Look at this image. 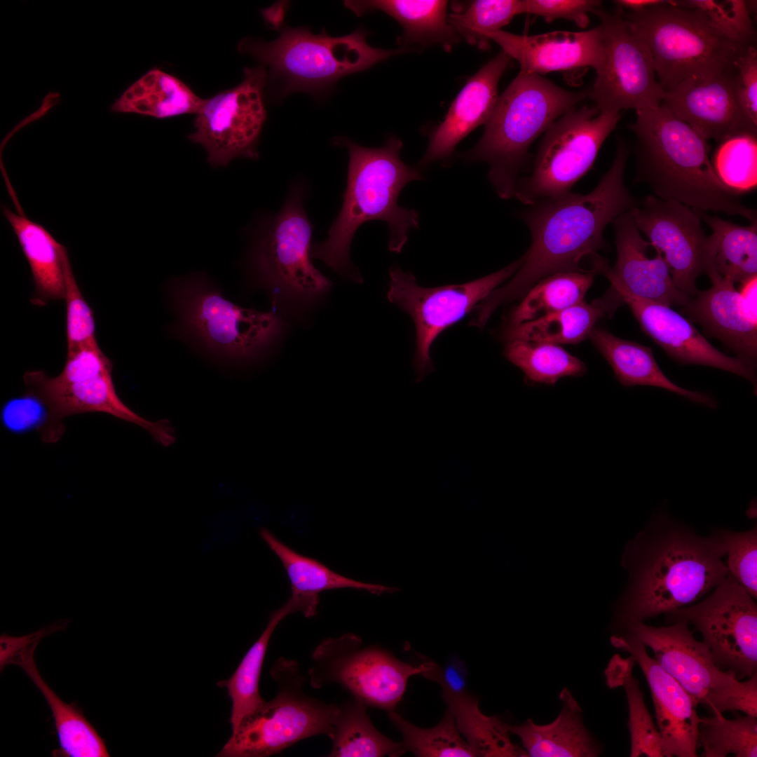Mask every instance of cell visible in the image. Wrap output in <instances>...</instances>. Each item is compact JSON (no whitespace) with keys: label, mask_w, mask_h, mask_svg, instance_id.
<instances>
[{"label":"cell","mask_w":757,"mask_h":757,"mask_svg":"<svg viewBox=\"0 0 757 757\" xmlns=\"http://www.w3.org/2000/svg\"><path fill=\"white\" fill-rule=\"evenodd\" d=\"M628 155L627 145L620 141L613 164L593 191L543 200L523 213L531 233V246L513 278L476 306L478 322L486 324L498 306L522 298L549 275L588 271L582 262L599 256L607 224L637 205L624 182Z\"/></svg>","instance_id":"obj_1"},{"label":"cell","mask_w":757,"mask_h":757,"mask_svg":"<svg viewBox=\"0 0 757 757\" xmlns=\"http://www.w3.org/2000/svg\"><path fill=\"white\" fill-rule=\"evenodd\" d=\"M725 545L716 534L702 537L686 525L657 516L627 547L629 580L615 625L625 628L686 606L728 575Z\"/></svg>","instance_id":"obj_2"},{"label":"cell","mask_w":757,"mask_h":757,"mask_svg":"<svg viewBox=\"0 0 757 757\" xmlns=\"http://www.w3.org/2000/svg\"><path fill=\"white\" fill-rule=\"evenodd\" d=\"M332 142L348 151L346 189L341 209L327 239L313 245L311 258L322 261L346 278L362 282L349 259L355 231L367 221H383L390 230L389 250L400 252L407 241L408 231L418 228L419 215L414 210L400 206L398 197L407 184L422 176L402 161V142L397 137H390L378 148L360 146L343 136L334 137Z\"/></svg>","instance_id":"obj_3"},{"label":"cell","mask_w":757,"mask_h":757,"mask_svg":"<svg viewBox=\"0 0 757 757\" xmlns=\"http://www.w3.org/2000/svg\"><path fill=\"white\" fill-rule=\"evenodd\" d=\"M636 111L629 128L636 139V182L662 199L756 221V210L718 177L707 139L662 104Z\"/></svg>","instance_id":"obj_4"},{"label":"cell","mask_w":757,"mask_h":757,"mask_svg":"<svg viewBox=\"0 0 757 757\" xmlns=\"http://www.w3.org/2000/svg\"><path fill=\"white\" fill-rule=\"evenodd\" d=\"M367 34L362 27L344 36H332L325 30L315 34L306 27L285 26L274 41L245 37L238 43V50L250 55L265 68L271 99L280 100L295 92L321 99L341 78L407 50L372 47L367 42Z\"/></svg>","instance_id":"obj_5"},{"label":"cell","mask_w":757,"mask_h":757,"mask_svg":"<svg viewBox=\"0 0 757 757\" xmlns=\"http://www.w3.org/2000/svg\"><path fill=\"white\" fill-rule=\"evenodd\" d=\"M587 92L567 90L540 75L519 71L498 97L479 141L462 156L487 163L488 178L497 194L513 197L530 145Z\"/></svg>","instance_id":"obj_6"},{"label":"cell","mask_w":757,"mask_h":757,"mask_svg":"<svg viewBox=\"0 0 757 757\" xmlns=\"http://www.w3.org/2000/svg\"><path fill=\"white\" fill-rule=\"evenodd\" d=\"M622 15L649 46L664 93L689 77L737 70L739 59L750 46L728 37L700 12L670 1Z\"/></svg>","instance_id":"obj_7"},{"label":"cell","mask_w":757,"mask_h":757,"mask_svg":"<svg viewBox=\"0 0 757 757\" xmlns=\"http://www.w3.org/2000/svg\"><path fill=\"white\" fill-rule=\"evenodd\" d=\"M112 363L98 344L67 351L62 371L49 376L43 371H27V393L46 407V421L39 431L45 442H57L69 416L89 412L108 414L147 430L156 442L168 446L175 441L174 428L167 420L149 421L136 414L119 398L111 376Z\"/></svg>","instance_id":"obj_8"},{"label":"cell","mask_w":757,"mask_h":757,"mask_svg":"<svg viewBox=\"0 0 757 757\" xmlns=\"http://www.w3.org/2000/svg\"><path fill=\"white\" fill-rule=\"evenodd\" d=\"M170 293L178 315V335L216 356L234 361L257 357L283 331L277 313L234 304L203 275L173 280Z\"/></svg>","instance_id":"obj_9"},{"label":"cell","mask_w":757,"mask_h":757,"mask_svg":"<svg viewBox=\"0 0 757 757\" xmlns=\"http://www.w3.org/2000/svg\"><path fill=\"white\" fill-rule=\"evenodd\" d=\"M312 226L295 189L257 241L250 257L252 275L279 311L297 315L332 286L311 261Z\"/></svg>","instance_id":"obj_10"},{"label":"cell","mask_w":757,"mask_h":757,"mask_svg":"<svg viewBox=\"0 0 757 757\" xmlns=\"http://www.w3.org/2000/svg\"><path fill=\"white\" fill-rule=\"evenodd\" d=\"M277 695L245 719L218 752L221 757H266L317 735L331 738L338 709L304 693L294 660L279 658L271 669Z\"/></svg>","instance_id":"obj_11"},{"label":"cell","mask_w":757,"mask_h":757,"mask_svg":"<svg viewBox=\"0 0 757 757\" xmlns=\"http://www.w3.org/2000/svg\"><path fill=\"white\" fill-rule=\"evenodd\" d=\"M650 648L660 665L714 714L740 711L757 717V676L740 681L723 671L707 646L693 636L685 622L652 627L639 622L625 628Z\"/></svg>","instance_id":"obj_12"},{"label":"cell","mask_w":757,"mask_h":757,"mask_svg":"<svg viewBox=\"0 0 757 757\" xmlns=\"http://www.w3.org/2000/svg\"><path fill=\"white\" fill-rule=\"evenodd\" d=\"M620 118L618 112H599L595 106L565 113L545 131L533 170L519 177L514 196L531 206L571 193L592 166Z\"/></svg>","instance_id":"obj_13"},{"label":"cell","mask_w":757,"mask_h":757,"mask_svg":"<svg viewBox=\"0 0 757 757\" xmlns=\"http://www.w3.org/2000/svg\"><path fill=\"white\" fill-rule=\"evenodd\" d=\"M522 257L483 278L460 285L423 287L409 272L393 266L389 271L388 300L412 318L416 332L413 365L419 382L435 369L430 348L438 336L464 318L492 291L512 275Z\"/></svg>","instance_id":"obj_14"},{"label":"cell","mask_w":757,"mask_h":757,"mask_svg":"<svg viewBox=\"0 0 757 757\" xmlns=\"http://www.w3.org/2000/svg\"><path fill=\"white\" fill-rule=\"evenodd\" d=\"M603 57L587 95L599 112L636 111L662 104L664 92L656 76L654 60L644 39L623 16L599 8Z\"/></svg>","instance_id":"obj_15"},{"label":"cell","mask_w":757,"mask_h":757,"mask_svg":"<svg viewBox=\"0 0 757 757\" xmlns=\"http://www.w3.org/2000/svg\"><path fill=\"white\" fill-rule=\"evenodd\" d=\"M664 614L670 622L693 625L721 669L738 679L756 674V603L730 573L702 601Z\"/></svg>","instance_id":"obj_16"},{"label":"cell","mask_w":757,"mask_h":757,"mask_svg":"<svg viewBox=\"0 0 757 757\" xmlns=\"http://www.w3.org/2000/svg\"><path fill=\"white\" fill-rule=\"evenodd\" d=\"M237 86L204 100L196 114L194 131L189 139L202 146L207 162L227 166L236 158H258L259 135L266 119L265 68L246 67Z\"/></svg>","instance_id":"obj_17"},{"label":"cell","mask_w":757,"mask_h":757,"mask_svg":"<svg viewBox=\"0 0 757 757\" xmlns=\"http://www.w3.org/2000/svg\"><path fill=\"white\" fill-rule=\"evenodd\" d=\"M312 660L313 688L336 683L367 706L383 710L400 700L410 676L407 663L383 649L362 648L361 639L350 633L322 641Z\"/></svg>","instance_id":"obj_18"},{"label":"cell","mask_w":757,"mask_h":757,"mask_svg":"<svg viewBox=\"0 0 757 757\" xmlns=\"http://www.w3.org/2000/svg\"><path fill=\"white\" fill-rule=\"evenodd\" d=\"M632 213L639 231L664 257L676 287L695 296L696 280L706 273L709 243L697 212L678 200L650 195Z\"/></svg>","instance_id":"obj_19"},{"label":"cell","mask_w":757,"mask_h":757,"mask_svg":"<svg viewBox=\"0 0 757 757\" xmlns=\"http://www.w3.org/2000/svg\"><path fill=\"white\" fill-rule=\"evenodd\" d=\"M662 104L707 140L756 135L757 123L740 101L737 68L713 76L687 78L664 93Z\"/></svg>","instance_id":"obj_20"},{"label":"cell","mask_w":757,"mask_h":757,"mask_svg":"<svg viewBox=\"0 0 757 757\" xmlns=\"http://www.w3.org/2000/svg\"><path fill=\"white\" fill-rule=\"evenodd\" d=\"M611 644L626 651L637 662L649 685L655 717L665 757H695L701 721L697 702L646 650L636 636L627 632L614 635Z\"/></svg>","instance_id":"obj_21"},{"label":"cell","mask_w":757,"mask_h":757,"mask_svg":"<svg viewBox=\"0 0 757 757\" xmlns=\"http://www.w3.org/2000/svg\"><path fill=\"white\" fill-rule=\"evenodd\" d=\"M756 276L739 291L729 280L712 283L698 291L683 307L691 321L735 352L737 357L755 368L757 355Z\"/></svg>","instance_id":"obj_22"},{"label":"cell","mask_w":757,"mask_h":757,"mask_svg":"<svg viewBox=\"0 0 757 757\" xmlns=\"http://www.w3.org/2000/svg\"><path fill=\"white\" fill-rule=\"evenodd\" d=\"M611 289L629 306L646 334L677 362L718 368L756 384L753 367L737 357L719 351L688 320L670 306L638 298L620 289Z\"/></svg>","instance_id":"obj_23"},{"label":"cell","mask_w":757,"mask_h":757,"mask_svg":"<svg viewBox=\"0 0 757 757\" xmlns=\"http://www.w3.org/2000/svg\"><path fill=\"white\" fill-rule=\"evenodd\" d=\"M613 222L615 231L617 260L611 268L601 258L596 264L597 273L605 275L612 288L620 289L638 298L668 306H685L691 298L675 285L669 267L657 252L655 258L646 253L650 243L645 240L637 229L632 210Z\"/></svg>","instance_id":"obj_24"},{"label":"cell","mask_w":757,"mask_h":757,"mask_svg":"<svg viewBox=\"0 0 757 757\" xmlns=\"http://www.w3.org/2000/svg\"><path fill=\"white\" fill-rule=\"evenodd\" d=\"M489 38L519 63L520 71L531 74L587 67L596 70L603 57L599 25L582 32L554 31L535 35L500 30L490 34Z\"/></svg>","instance_id":"obj_25"},{"label":"cell","mask_w":757,"mask_h":757,"mask_svg":"<svg viewBox=\"0 0 757 757\" xmlns=\"http://www.w3.org/2000/svg\"><path fill=\"white\" fill-rule=\"evenodd\" d=\"M512 60L501 50L467 81L451 103L444 121L430 132L426 152L418 163L420 166L448 158L464 137L486 123L498 97L500 79Z\"/></svg>","instance_id":"obj_26"},{"label":"cell","mask_w":757,"mask_h":757,"mask_svg":"<svg viewBox=\"0 0 757 757\" xmlns=\"http://www.w3.org/2000/svg\"><path fill=\"white\" fill-rule=\"evenodd\" d=\"M259 533L280 561L290 584L289 599L306 618L315 615L320 594L323 592L351 588L379 595L397 590L393 587L357 581L334 572L320 561L296 552L267 528H261Z\"/></svg>","instance_id":"obj_27"},{"label":"cell","mask_w":757,"mask_h":757,"mask_svg":"<svg viewBox=\"0 0 757 757\" xmlns=\"http://www.w3.org/2000/svg\"><path fill=\"white\" fill-rule=\"evenodd\" d=\"M558 716L545 725L527 719L519 725H507L510 735L518 736L528 756L594 757L600 749L586 727L581 708L566 688L560 694Z\"/></svg>","instance_id":"obj_28"},{"label":"cell","mask_w":757,"mask_h":757,"mask_svg":"<svg viewBox=\"0 0 757 757\" xmlns=\"http://www.w3.org/2000/svg\"><path fill=\"white\" fill-rule=\"evenodd\" d=\"M39 641L28 643L13 653L6 660L20 667L40 690L47 702L55 722L60 748L54 756L107 757L105 742L85 717L76 704H67L56 695L41 678L34 659Z\"/></svg>","instance_id":"obj_29"},{"label":"cell","mask_w":757,"mask_h":757,"mask_svg":"<svg viewBox=\"0 0 757 757\" xmlns=\"http://www.w3.org/2000/svg\"><path fill=\"white\" fill-rule=\"evenodd\" d=\"M343 4L357 16L375 11L390 15L403 29L399 39L402 45H440L449 51L460 41L447 20V1L348 0Z\"/></svg>","instance_id":"obj_30"},{"label":"cell","mask_w":757,"mask_h":757,"mask_svg":"<svg viewBox=\"0 0 757 757\" xmlns=\"http://www.w3.org/2000/svg\"><path fill=\"white\" fill-rule=\"evenodd\" d=\"M18 212L3 207V213L15 233L29 264L36 288V304L64 299L67 248L41 224L27 218L18 206Z\"/></svg>","instance_id":"obj_31"},{"label":"cell","mask_w":757,"mask_h":757,"mask_svg":"<svg viewBox=\"0 0 757 757\" xmlns=\"http://www.w3.org/2000/svg\"><path fill=\"white\" fill-rule=\"evenodd\" d=\"M589 337L613 369L616 378L625 387L648 386L661 388L711 409L717 406L709 395L682 388L669 380L656 362L650 348L594 328Z\"/></svg>","instance_id":"obj_32"},{"label":"cell","mask_w":757,"mask_h":757,"mask_svg":"<svg viewBox=\"0 0 757 757\" xmlns=\"http://www.w3.org/2000/svg\"><path fill=\"white\" fill-rule=\"evenodd\" d=\"M712 230L709 236L706 273L712 283H743L757 273V223L739 226L695 210Z\"/></svg>","instance_id":"obj_33"},{"label":"cell","mask_w":757,"mask_h":757,"mask_svg":"<svg viewBox=\"0 0 757 757\" xmlns=\"http://www.w3.org/2000/svg\"><path fill=\"white\" fill-rule=\"evenodd\" d=\"M203 102L180 79L154 68L131 84L113 102L111 110L166 118L196 114Z\"/></svg>","instance_id":"obj_34"},{"label":"cell","mask_w":757,"mask_h":757,"mask_svg":"<svg viewBox=\"0 0 757 757\" xmlns=\"http://www.w3.org/2000/svg\"><path fill=\"white\" fill-rule=\"evenodd\" d=\"M298 613L296 604L289 600L269 616L266 628L246 653L234 673L217 686L226 688L231 700L230 723L232 733L254 714L265 701L259 693V679L271 637L278 625L288 615Z\"/></svg>","instance_id":"obj_35"},{"label":"cell","mask_w":757,"mask_h":757,"mask_svg":"<svg viewBox=\"0 0 757 757\" xmlns=\"http://www.w3.org/2000/svg\"><path fill=\"white\" fill-rule=\"evenodd\" d=\"M439 685L457 728L477 756L528 757L523 747L510 739L507 723L498 716L484 715L479 709L477 698L465 690L456 693Z\"/></svg>","instance_id":"obj_36"},{"label":"cell","mask_w":757,"mask_h":757,"mask_svg":"<svg viewBox=\"0 0 757 757\" xmlns=\"http://www.w3.org/2000/svg\"><path fill=\"white\" fill-rule=\"evenodd\" d=\"M611 313L604 297L591 304L584 301L534 320L505 326L507 341L520 339L552 344H575L589 336L596 321Z\"/></svg>","instance_id":"obj_37"},{"label":"cell","mask_w":757,"mask_h":757,"mask_svg":"<svg viewBox=\"0 0 757 757\" xmlns=\"http://www.w3.org/2000/svg\"><path fill=\"white\" fill-rule=\"evenodd\" d=\"M367 705L353 698L338 709L331 737V757L399 756L403 743L392 741L380 732L367 714Z\"/></svg>","instance_id":"obj_38"},{"label":"cell","mask_w":757,"mask_h":757,"mask_svg":"<svg viewBox=\"0 0 757 757\" xmlns=\"http://www.w3.org/2000/svg\"><path fill=\"white\" fill-rule=\"evenodd\" d=\"M596 273L594 270L561 272L540 280L509 313L505 326L534 320L582 301Z\"/></svg>","instance_id":"obj_39"},{"label":"cell","mask_w":757,"mask_h":757,"mask_svg":"<svg viewBox=\"0 0 757 757\" xmlns=\"http://www.w3.org/2000/svg\"><path fill=\"white\" fill-rule=\"evenodd\" d=\"M634 663L632 656L622 658L615 655L605 671L607 686L611 688L622 687L626 693L631 739L630 756H665L660 735L646 706L639 681L633 676Z\"/></svg>","instance_id":"obj_40"},{"label":"cell","mask_w":757,"mask_h":757,"mask_svg":"<svg viewBox=\"0 0 757 757\" xmlns=\"http://www.w3.org/2000/svg\"><path fill=\"white\" fill-rule=\"evenodd\" d=\"M505 355L535 383L555 384L564 377H577L587 371L585 364L558 345L520 339L507 341Z\"/></svg>","instance_id":"obj_41"},{"label":"cell","mask_w":757,"mask_h":757,"mask_svg":"<svg viewBox=\"0 0 757 757\" xmlns=\"http://www.w3.org/2000/svg\"><path fill=\"white\" fill-rule=\"evenodd\" d=\"M524 13V0H477L447 16L458 35L482 50L490 47L489 35Z\"/></svg>","instance_id":"obj_42"},{"label":"cell","mask_w":757,"mask_h":757,"mask_svg":"<svg viewBox=\"0 0 757 757\" xmlns=\"http://www.w3.org/2000/svg\"><path fill=\"white\" fill-rule=\"evenodd\" d=\"M388 717L402 735L406 751L416 756H477L474 749L462 737L449 710L437 725L426 729L410 723L393 711L389 712Z\"/></svg>","instance_id":"obj_43"},{"label":"cell","mask_w":757,"mask_h":757,"mask_svg":"<svg viewBox=\"0 0 757 757\" xmlns=\"http://www.w3.org/2000/svg\"><path fill=\"white\" fill-rule=\"evenodd\" d=\"M698 743L705 757H756L757 720L746 715L735 719L722 714L702 718L698 728Z\"/></svg>","instance_id":"obj_44"},{"label":"cell","mask_w":757,"mask_h":757,"mask_svg":"<svg viewBox=\"0 0 757 757\" xmlns=\"http://www.w3.org/2000/svg\"><path fill=\"white\" fill-rule=\"evenodd\" d=\"M713 168L721 182L740 193L757 185L756 135L740 134L721 142L713 159Z\"/></svg>","instance_id":"obj_45"},{"label":"cell","mask_w":757,"mask_h":757,"mask_svg":"<svg viewBox=\"0 0 757 757\" xmlns=\"http://www.w3.org/2000/svg\"><path fill=\"white\" fill-rule=\"evenodd\" d=\"M678 7L702 13L716 28L732 39L754 46L756 34L746 3L742 0L670 1Z\"/></svg>","instance_id":"obj_46"},{"label":"cell","mask_w":757,"mask_h":757,"mask_svg":"<svg viewBox=\"0 0 757 757\" xmlns=\"http://www.w3.org/2000/svg\"><path fill=\"white\" fill-rule=\"evenodd\" d=\"M725 545L728 573L753 598L757 595V529L745 532L721 531Z\"/></svg>","instance_id":"obj_47"},{"label":"cell","mask_w":757,"mask_h":757,"mask_svg":"<svg viewBox=\"0 0 757 757\" xmlns=\"http://www.w3.org/2000/svg\"><path fill=\"white\" fill-rule=\"evenodd\" d=\"M64 299L67 308V351L97 345L93 312L81 292L70 263L65 271Z\"/></svg>","instance_id":"obj_48"},{"label":"cell","mask_w":757,"mask_h":757,"mask_svg":"<svg viewBox=\"0 0 757 757\" xmlns=\"http://www.w3.org/2000/svg\"><path fill=\"white\" fill-rule=\"evenodd\" d=\"M600 4L595 0H524V13L540 16L547 22L566 19L584 29L589 23L588 13Z\"/></svg>","instance_id":"obj_49"},{"label":"cell","mask_w":757,"mask_h":757,"mask_svg":"<svg viewBox=\"0 0 757 757\" xmlns=\"http://www.w3.org/2000/svg\"><path fill=\"white\" fill-rule=\"evenodd\" d=\"M47 411L36 397L26 393L8 401L3 407L1 420L11 432L22 433L34 428L40 431L46 423Z\"/></svg>","instance_id":"obj_50"},{"label":"cell","mask_w":757,"mask_h":757,"mask_svg":"<svg viewBox=\"0 0 757 757\" xmlns=\"http://www.w3.org/2000/svg\"><path fill=\"white\" fill-rule=\"evenodd\" d=\"M739 94L742 107L757 123V51L750 46L737 63Z\"/></svg>","instance_id":"obj_51"},{"label":"cell","mask_w":757,"mask_h":757,"mask_svg":"<svg viewBox=\"0 0 757 757\" xmlns=\"http://www.w3.org/2000/svg\"><path fill=\"white\" fill-rule=\"evenodd\" d=\"M422 675L439 684H444L453 692L465 691L467 669L464 663L458 660H451L443 670L432 662L430 669Z\"/></svg>","instance_id":"obj_52"},{"label":"cell","mask_w":757,"mask_h":757,"mask_svg":"<svg viewBox=\"0 0 757 757\" xmlns=\"http://www.w3.org/2000/svg\"><path fill=\"white\" fill-rule=\"evenodd\" d=\"M68 622L69 620H60L50 626L43 627L36 632L21 637H12L4 634H2L0 638L1 669L5 666V662L7 659L15 651L31 642L39 641L41 638L48 634L60 630H64L67 626Z\"/></svg>","instance_id":"obj_53"},{"label":"cell","mask_w":757,"mask_h":757,"mask_svg":"<svg viewBox=\"0 0 757 757\" xmlns=\"http://www.w3.org/2000/svg\"><path fill=\"white\" fill-rule=\"evenodd\" d=\"M664 1L662 0H618L613 2L621 9L626 8L629 11L637 12L662 4Z\"/></svg>","instance_id":"obj_54"}]
</instances>
